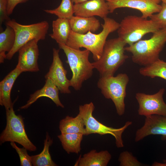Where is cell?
<instances>
[{"instance_id":"obj_10","label":"cell","mask_w":166,"mask_h":166,"mask_svg":"<svg viewBox=\"0 0 166 166\" xmlns=\"http://www.w3.org/2000/svg\"><path fill=\"white\" fill-rule=\"evenodd\" d=\"M165 91L162 88L153 94L137 93L135 97L139 105L138 114L145 117L152 115L166 116V104L163 97Z\"/></svg>"},{"instance_id":"obj_15","label":"cell","mask_w":166,"mask_h":166,"mask_svg":"<svg viewBox=\"0 0 166 166\" xmlns=\"http://www.w3.org/2000/svg\"><path fill=\"white\" fill-rule=\"evenodd\" d=\"M75 16L89 17L98 16L104 19L110 13L105 0H88L74 4Z\"/></svg>"},{"instance_id":"obj_28","label":"cell","mask_w":166,"mask_h":166,"mask_svg":"<svg viewBox=\"0 0 166 166\" xmlns=\"http://www.w3.org/2000/svg\"><path fill=\"white\" fill-rule=\"evenodd\" d=\"M10 144L18 153L20 158L21 166H32L33 165L31 156L27 153V149L23 147L20 148L18 147L14 142H11Z\"/></svg>"},{"instance_id":"obj_18","label":"cell","mask_w":166,"mask_h":166,"mask_svg":"<svg viewBox=\"0 0 166 166\" xmlns=\"http://www.w3.org/2000/svg\"><path fill=\"white\" fill-rule=\"evenodd\" d=\"M69 22L72 31L79 34H85L89 31L94 33L101 26L99 20L95 17L73 16L69 19Z\"/></svg>"},{"instance_id":"obj_32","label":"cell","mask_w":166,"mask_h":166,"mask_svg":"<svg viewBox=\"0 0 166 166\" xmlns=\"http://www.w3.org/2000/svg\"><path fill=\"white\" fill-rule=\"evenodd\" d=\"M152 166H166V163H161L156 162H154L152 164Z\"/></svg>"},{"instance_id":"obj_24","label":"cell","mask_w":166,"mask_h":166,"mask_svg":"<svg viewBox=\"0 0 166 166\" xmlns=\"http://www.w3.org/2000/svg\"><path fill=\"white\" fill-rule=\"evenodd\" d=\"M53 143L48 133L44 141V147L39 154L31 156V161L34 166H55L57 165L52 160L49 152V147Z\"/></svg>"},{"instance_id":"obj_21","label":"cell","mask_w":166,"mask_h":166,"mask_svg":"<svg viewBox=\"0 0 166 166\" xmlns=\"http://www.w3.org/2000/svg\"><path fill=\"white\" fill-rule=\"evenodd\" d=\"M59 128L61 133H80L85 135L84 122L79 113L74 117L67 116L61 120Z\"/></svg>"},{"instance_id":"obj_31","label":"cell","mask_w":166,"mask_h":166,"mask_svg":"<svg viewBox=\"0 0 166 166\" xmlns=\"http://www.w3.org/2000/svg\"><path fill=\"white\" fill-rule=\"evenodd\" d=\"M28 0H8L7 13L9 16L13 13L15 7L18 4L25 2Z\"/></svg>"},{"instance_id":"obj_17","label":"cell","mask_w":166,"mask_h":166,"mask_svg":"<svg viewBox=\"0 0 166 166\" xmlns=\"http://www.w3.org/2000/svg\"><path fill=\"white\" fill-rule=\"evenodd\" d=\"M22 72L16 67L0 82V105L4 106L6 109L14 105L10 97L12 89L16 79Z\"/></svg>"},{"instance_id":"obj_35","label":"cell","mask_w":166,"mask_h":166,"mask_svg":"<svg viewBox=\"0 0 166 166\" xmlns=\"http://www.w3.org/2000/svg\"><path fill=\"white\" fill-rule=\"evenodd\" d=\"M163 162H165V163H166V159L164 160H163Z\"/></svg>"},{"instance_id":"obj_25","label":"cell","mask_w":166,"mask_h":166,"mask_svg":"<svg viewBox=\"0 0 166 166\" xmlns=\"http://www.w3.org/2000/svg\"><path fill=\"white\" fill-rule=\"evenodd\" d=\"M140 73L151 78L159 77L166 80V62L159 59L149 65L140 68Z\"/></svg>"},{"instance_id":"obj_30","label":"cell","mask_w":166,"mask_h":166,"mask_svg":"<svg viewBox=\"0 0 166 166\" xmlns=\"http://www.w3.org/2000/svg\"><path fill=\"white\" fill-rule=\"evenodd\" d=\"M8 0H0V25L5 21L10 19L7 13Z\"/></svg>"},{"instance_id":"obj_22","label":"cell","mask_w":166,"mask_h":166,"mask_svg":"<svg viewBox=\"0 0 166 166\" xmlns=\"http://www.w3.org/2000/svg\"><path fill=\"white\" fill-rule=\"evenodd\" d=\"M3 30L0 29V63L4 62L6 59V52H9L13 48L15 39V34L13 29L9 26L6 25Z\"/></svg>"},{"instance_id":"obj_34","label":"cell","mask_w":166,"mask_h":166,"mask_svg":"<svg viewBox=\"0 0 166 166\" xmlns=\"http://www.w3.org/2000/svg\"><path fill=\"white\" fill-rule=\"evenodd\" d=\"M160 1H162V3H166V0H160Z\"/></svg>"},{"instance_id":"obj_23","label":"cell","mask_w":166,"mask_h":166,"mask_svg":"<svg viewBox=\"0 0 166 166\" xmlns=\"http://www.w3.org/2000/svg\"><path fill=\"white\" fill-rule=\"evenodd\" d=\"M83 135L80 133H61L57 136L62 147L68 154H78L80 152Z\"/></svg>"},{"instance_id":"obj_3","label":"cell","mask_w":166,"mask_h":166,"mask_svg":"<svg viewBox=\"0 0 166 166\" xmlns=\"http://www.w3.org/2000/svg\"><path fill=\"white\" fill-rule=\"evenodd\" d=\"M67 58L72 73L70 81V86L76 90H79L83 83L91 77L94 69L92 63L89 60L90 52L87 49L81 50L71 48L66 45L58 44Z\"/></svg>"},{"instance_id":"obj_2","label":"cell","mask_w":166,"mask_h":166,"mask_svg":"<svg viewBox=\"0 0 166 166\" xmlns=\"http://www.w3.org/2000/svg\"><path fill=\"white\" fill-rule=\"evenodd\" d=\"M166 43V30L160 29L148 39L140 40L125 47V51L130 53L132 61L144 66L159 59L160 52Z\"/></svg>"},{"instance_id":"obj_27","label":"cell","mask_w":166,"mask_h":166,"mask_svg":"<svg viewBox=\"0 0 166 166\" xmlns=\"http://www.w3.org/2000/svg\"><path fill=\"white\" fill-rule=\"evenodd\" d=\"M120 166H140L142 164L132 154L128 151L121 152L118 159Z\"/></svg>"},{"instance_id":"obj_14","label":"cell","mask_w":166,"mask_h":166,"mask_svg":"<svg viewBox=\"0 0 166 166\" xmlns=\"http://www.w3.org/2000/svg\"><path fill=\"white\" fill-rule=\"evenodd\" d=\"M151 135H159L166 139V116L152 115L145 117L143 126L136 133L135 140L138 142Z\"/></svg>"},{"instance_id":"obj_4","label":"cell","mask_w":166,"mask_h":166,"mask_svg":"<svg viewBox=\"0 0 166 166\" xmlns=\"http://www.w3.org/2000/svg\"><path fill=\"white\" fill-rule=\"evenodd\" d=\"M126 44L118 37L106 41L100 58L92 63L100 77L114 75L128 58L124 53Z\"/></svg>"},{"instance_id":"obj_1","label":"cell","mask_w":166,"mask_h":166,"mask_svg":"<svg viewBox=\"0 0 166 166\" xmlns=\"http://www.w3.org/2000/svg\"><path fill=\"white\" fill-rule=\"evenodd\" d=\"M103 29L98 34L89 31L85 34H79L72 31L66 45L72 48L80 49L84 48L93 54V60L100 58L106 39L109 35L118 29L120 23L114 19L108 17L103 19Z\"/></svg>"},{"instance_id":"obj_16","label":"cell","mask_w":166,"mask_h":166,"mask_svg":"<svg viewBox=\"0 0 166 166\" xmlns=\"http://www.w3.org/2000/svg\"><path fill=\"white\" fill-rule=\"evenodd\" d=\"M59 90L53 81L49 78L46 79L43 87L31 94L26 104L20 108L26 109L42 97H46L50 99L57 106L64 108V105L61 102L59 97Z\"/></svg>"},{"instance_id":"obj_7","label":"cell","mask_w":166,"mask_h":166,"mask_svg":"<svg viewBox=\"0 0 166 166\" xmlns=\"http://www.w3.org/2000/svg\"><path fill=\"white\" fill-rule=\"evenodd\" d=\"M6 25L12 27L15 34V42L11 50L6 55V59L10 60L14 54L23 46L29 41L36 39L44 40L49 28L48 22L46 21L28 25H23L14 19L5 22Z\"/></svg>"},{"instance_id":"obj_29","label":"cell","mask_w":166,"mask_h":166,"mask_svg":"<svg viewBox=\"0 0 166 166\" xmlns=\"http://www.w3.org/2000/svg\"><path fill=\"white\" fill-rule=\"evenodd\" d=\"M160 11L150 17L159 26L160 29L166 30V3H162Z\"/></svg>"},{"instance_id":"obj_26","label":"cell","mask_w":166,"mask_h":166,"mask_svg":"<svg viewBox=\"0 0 166 166\" xmlns=\"http://www.w3.org/2000/svg\"><path fill=\"white\" fill-rule=\"evenodd\" d=\"M71 0H62L59 6L52 10H45L46 13L57 16L58 18L70 19L74 14V5Z\"/></svg>"},{"instance_id":"obj_33","label":"cell","mask_w":166,"mask_h":166,"mask_svg":"<svg viewBox=\"0 0 166 166\" xmlns=\"http://www.w3.org/2000/svg\"><path fill=\"white\" fill-rule=\"evenodd\" d=\"M73 3L74 4L81 3L88 0H71Z\"/></svg>"},{"instance_id":"obj_9","label":"cell","mask_w":166,"mask_h":166,"mask_svg":"<svg viewBox=\"0 0 166 166\" xmlns=\"http://www.w3.org/2000/svg\"><path fill=\"white\" fill-rule=\"evenodd\" d=\"M6 110V124L0 135L1 144L7 141L16 142L28 150L36 151V147L30 141L26 133L22 117L15 114L13 105Z\"/></svg>"},{"instance_id":"obj_11","label":"cell","mask_w":166,"mask_h":166,"mask_svg":"<svg viewBox=\"0 0 166 166\" xmlns=\"http://www.w3.org/2000/svg\"><path fill=\"white\" fill-rule=\"evenodd\" d=\"M110 13L117 9L129 8L138 10L145 18L159 12L161 9L160 0H105Z\"/></svg>"},{"instance_id":"obj_19","label":"cell","mask_w":166,"mask_h":166,"mask_svg":"<svg viewBox=\"0 0 166 166\" xmlns=\"http://www.w3.org/2000/svg\"><path fill=\"white\" fill-rule=\"evenodd\" d=\"M111 158L107 150L97 152L92 150L83 155L78 161L79 166H106Z\"/></svg>"},{"instance_id":"obj_5","label":"cell","mask_w":166,"mask_h":166,"mask_svg":"<svg viewBox=\"0 0 166 166\" xmlns=\"http://www.w3.org/2000/svg\"><path fill=\"white\" fill-rule=\"evenodd\" d=\"M160 29L157 24L151 19L129 15L121 20L117 32L118 37L129 45L141 40L145 34H153Z\"/></svg>"},{"instance_id":"obj_13","label":"cell","mask_w":166,"mask_h":166,"mask_svg":"<svg viewBox=\"0 0 166 166\" xmlns=\"http://www.w3.org/2000/svg\"><path fill=\"white\" fill-rule=\"evenodd\" d=\"M59 52V49L53 48L52 62L45 78L51 80L61 93L69 94L71 93L70 81L67 77V71L60 57Z\"/></svg>"},{"instance_id":"obj_8","label":"cell","mask_w":166,"mask_h":166,"mask_svg":"<svg viewBox=\"0 0 166 166\" xmlns=\"http://www.w3.org/2000/svg\"><path fill=\"white\" fill-rule=\"evenodd\" d=\"M95 108L92 102L79 106V114L82 117L85 124V136L93 133L101 135L109 134L114 137L116 145L118 148L123 147L124 145L122 134L124 130L132 124V122L127 121L123 127L119 128L107 126L98 121L93 116V113Z\"/></svg>"},{"instance_id":"obj_12","label":"cell","mask_w":166,"mask_h":166,"mask_svg":"<svg viewBox=\"0 0 166 166\" xmlns=\"http://www.w3.org/2000/svg\"><path fill=\"white\" fill-rule=\"evenodd\" d=\"M32 40L22 47L18 50V63L16 67L22 72H36L39 71L38 61L39 55L38 42Z\"/></svg>"},{"instance_id":"obj_6","label":"cell","mask_w":166,"mask_h":166,"mask_svg":"<svg viewBox=\"0 0 166 166\" xmlns=\"http://www.w3.org/2000/svg\"><path fill=\"white\" fill-rule=\"evenodd\" d=\"M129 81L126 74L120 73L115 76L100 77L97 83V86L102 94L105 98L112 100L120 116L123 115L125 112L124 99Z\"/></svg>"},{"instance_id":"obj_20","label":"cell","mask_w":166,"mask_h":166,"mask_svg":"<svg viewBox=\"0 0 166 166\" xmlns=\"http://www.w3.org/2000/svg\"><path fill=\"white\" fill-rule=\"evenodd\" d=\"M52 33L49 36L58 44L66 45L71 31L69 20L58 18L52 22Z\"/></svg>"}]
</instances>
